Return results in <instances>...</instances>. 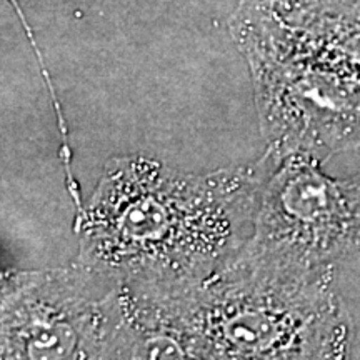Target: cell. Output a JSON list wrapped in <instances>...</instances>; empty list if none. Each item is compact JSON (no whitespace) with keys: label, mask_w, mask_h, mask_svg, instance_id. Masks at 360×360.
Listing matches in <instances>:
<instances>
[{"label":"cell","mask_w":360,"mask_h":360,"mask_svg":"<svg viewBox=\"0 0 360 360\" xmlns=\"http://www.w3.org/2000/svg\"><path fill=\"white\" fill-rule=\"evenodd\" d=\"M267 155L207 174L112 157L74 217L75 262L114 282L186 285L237 257L254 229Z\"/></svg>","instance_id":"cell-1"},{"label":"cell","mask_w":360,"mask_h":360,"mask_svg":"<svg viewBox=\"0 0 360 360\" xmlns=\"http://www.w3.org/2000/svg\"><path fill=\"white\" fill-rule=\"evenodd\" d=\"M307 11L334 13L360 20V0H312Z\"/></svg>","instance_id":"cell-6"},{"label":"cell","mask_w":360,"mask_h":360,"mask_svg":"<svg viewBox=\"0 0 360 360\" xmlns=\"http://www.w3.org/2000/svg\"><path fill=\"white\" fill-rule=\"evenodd\" d=\"M117 282L79 262L0 277V359H103Z\"/></svg>","instance_id":"cell-5"},{"label":"cell","mask_w":360,"mask_h":360,"mask_svg":"<svg viewBox=\"0 0 360 360\" xmlns=\"http://www.w3.org/2000/svg\"><path fill=\"white\" fill-rule=\"evenodd\" d=\"M254 85L260 134L274 160L322 164L360 147V80L319 52L272 7L250 0L232 22Z\"/></svg>","instance_id":"cell-3"},{"label":"cell","mask_w":360,"mask_h":360,"mask_svg":"<svg viewBox=\"0 0 360 360\" xmlns=\"http://www.w3.org/2000/svg\"><path fill=\"white\" fill-rule=\"evenodd\" d=\"M259 188L252 236L233 264L312 270L360 252V172L323 174L307 155L274 160Z\"/></svg>","instance_id":"cell-4"},{"label":"cell","mask_w":360,"mask_h":360,"mask_svg":"<svg viewBox=\"0 0 360 360\" xmlns=\"http://www.w3.org/2000/svg\"><path fill=\"white\" fill-rule=\"evenodd\" d=\"M177 359H347L354 322L335 265L277 270L227 264L186 285H141Z\"/></svg>","instance_id":"cell-2"}]
</instances>
